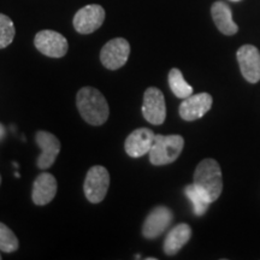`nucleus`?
Returning <instances> with one entry per match:
<instances>
[{"mask_svg": "<svg viewBox=\"0 0 260 260\" xmlns=\"http://www.w3.org/2000/svg\"><path fill=\"white\" fill-rule=\"evenodd\" d=\"M76 105L81 117L90 125H102L109 118V104L103 93L93 87H83L79 90Z\"/></svg>", "mask_w": 260, "mask_h": 260, "instance_id": "obj_1", "label": "nucleus"}, {"mask_svg": "<svg viewBox=\"0 0 260 260\" xmlns=\"http://www.w3.org/2000/svg\"><path fill=\"white\" fill-rule=\"evenodd\" d=\"M193 183L205 191L211 203L218 199L223 190L222 170L218 162L212 158L201 160L195 169Z\"/></svg>", "mask_w": 260, "mask_h": 260, "instance_id": "obj_2", "label": "nucleus"}, {"mask_svg": "<svg viewBox=\"0 0 260 260\" xmlns=\"http://www.w3.org/2000/svg\"><path fill=\"white\" fill-rule=\"evenodd\" d=\"M183 147L184 139L181 135H155L148 152L149 161L155 167L171 164L180 157Z\"/></svg>", "mask_w": 260, "mask_h": 260, "instance_id": "obj_3", "label": "nucleus"}, {"mask_svg": "<svg viewBox=\"0 0 260 260\" xmlns=\"http://www.w3.org/2000/svg\"><path fill=\"white\" fill-rule=\"evenodd\" d=\"M110 187V174L106 168L95 165L87 172L83 190L89 203L99 204L105 199Z\"/></svg>", "mask_w": 260, "mask_h": 260, "instance_id": "obj_4", "label": "nucleus"}, {"mask_svg": "<svg viewBox=\"0 0 260 260\" xmlns=\"http://www.w3.org/2000/svg\"><path fill=\"white\" fill-rule=\"evenodd\" d=\"M130 54L129 42L123 38L110 40L100 52V60L109 70H118L124 67Z\"/></svg>", "mask_w": 260, "mask_h": 260, "instance_id": "obj_5", "label": "nucleus"}, {"mask_svg": "<svg viewBox=\"0 0 260 260\" xmlns=\"http://www.w3.org/2000/svg\"><path fill=\"white\" fill-rule=\"evenodd\" d=\"M142 115L148 123L153 125H160L167 118V105L164 94L155 87H149L144 94Z\"/></svg>", "mask_w": 260, "mask_h": 260, "instance_id": "obj_6", "label": "nucleus"}, {"mask_svg": "<svg viewBox=\"0 0 260 260\" xmlns=\"http://www.w3.org/2000/svg\"><path fill=\"white\" fill-rule=\"evenodd\" d=\"M35 47L39 52L51 58H61L67 54L68 40L60 32L54 30H41L35 35Z\"/></svg>", "mask_w": 260, "mask_h": 260, "instance_id": "obj_7", "label": "nucleus"}, {"mask_svg": "<svg viewBox=\"0 0 260 260\" xmlns=\"http://www.w3.org/2000/svg\"><path fill=\"white\" fill-rule=\"evenodd\" d=\"M105 21V10L98 4L83 6L74 17V28L80 34H92L102 27Z\"/></svg>", "mask_w": 260, "mask_h": 260, "instance_id": "obj_8", "label": "nucleus"}, {"mask_svg": "<svg viewBox=\"0 0 260 260\" xmlns=\"http://www.w3.org/2000/svg\"><path fill=\"white\" fill-rule=\"evenodd\" d=\"M35 141L41 149V153L38 157V167L42 170L50 169L54 164L60 152V142L57 136L45 130H39L35 135Z\"/></svg>", "mask_w": 260, "mask_h": 260, "instance_id": "obj_9", "label": "nucleus"}, {"mask_svg": "<svg viewBox=\"0 0 260 260\" xmlns=\"http://www.w3.org/2000/svg\"><path fill=\"white\" fill-rule=\"evenodd\" d=\"M213 99L209 93H199L186 98L180 105V116L184 121L191 122L201 118L210 111Z\"/></svg>", "mask_w": 260, "mask_h": 260, "instance_id": "obj_10", "label": "nucleus"}, {"mask_svg": "<svg viewBox=\"0 0 260 260\" xmlns=\"http://www.w3.org/2000/svg\"><path fill=\"white\" fill-rule=\"evenodd\" d=\"M174 214L167 206H157L149 212L142 226V235L146 239H157L170 226Z\"/></svg>", "mask_w": 260, "mask_h": 260, "instance_id": "obj_11", "label": "nucleus"}, {"mask_svg": "<svg viewBox=\"0 0 260 260\" xmlns=\"http://www.w3.org/2000/svg\"><path fill=\"white\" fill-rule=\"evenodd\" d=\"M237 61L243 77L251 83L260 81V52L255 46L245 45L237 51Z\"/></svg>", "mask_w": 260, "mask_h": 260, "instance_id": "obj_12", "label": "nucleus"}, {"mask_svg": "<svg viewBox=\"0 0 260 260\" xmlns=\"http://www.w3.org/2000/svg\"><path fill=\"white\" fill-rule=\"evenodd\" d=\"M155 134L148 128H139L130 133L125 139L124 149L132 158H140L147 154L153 145Z\"/></svg>", "mask_w": 260, "mask_h": 260, "instance_id": "obj_13", "label": "nucleus"}, {"mask_svg": "<svg viewBox=\"0 0 260 260\" xmlns=\"http://www.w3.org/2000/svg\"><path fill=\"white\" fill-rule=\"evenodd\" d=\"M57 194V180L53 175L42 172L35 178L32 184L31 199L38 206H45L50 204Z\"/></svg>", "mask_w": 260, "mask_h": 260, "instance_id": "obj_14", "label": "nucleus"}, {"mask_svg": "<svg viewBox=\"0 0 260 260\" xmlns=\"http://www.w3.org/2000/svg\"><path fill=\"white\" fill-rule=\"evenodd\" d=\"M211 14L214 24L224 35H234L239 30V27L233 21V12L225 3L216 2L211 8Z\"/></svg>", "mask_w": 260, "mask_h": 260, "instance_id": "obj_15", "label": "nucleus"}, {"mask_svg": "<svg viewBox=\"0 0 260 260\" xmlns=\"http://www.w3.org/2000/svg\"><path fill=\"white\" fill-rule=\"evenodd\" d=\"M191 237V229L186 223L177 224L170 230L164 241V252L168 255H175L181 251L182 247L189 241Z\"/></svg>", "mask_w": 260, "mask_h": 260, "instance_id": "obj_16", "label": "nucleus"}, {"mask_svg": "<svg viewBox=\"0 0 260 260\" xmlns=\"http://www.w3.org/2000/svg\"><path fill=\"white\" fill-rule=\"evenodd\" d=\"M184 194L189 199V201L193 205V211L195 216H203L206 213L207 209H209L210 204H212L209 199L205 191L197 187L195 184H189L184 188Z\"/></svg>", "mask_w": 260, "mask_h": 260, "instance_id": "obj_17", "label": "nucleus"}, {"mask_svg": "<svg viewBox=\"0 0 260 260\" xmlns=\"http://www.w3.org/2000/svg\"><path fill=\"white\" fill-rule=\"evenodd\" d=\"M169 86H170L172 93L180 99H186L193 94V87L184 80L181 70L176 68L171 69L169 73Z\"/></svg>", "mask_w": 260, "mask_h": 260, "instance_id": "obj_18", "label": "nucleus"}, {"mask_svg": "<svg viewBox=\"0 0 260 260\" xmlns=\"http://www.w3.org/2000/svg\"><path fill=\"white\" fill-rule=\"evenodd\" d=\"M18 246L19 242L15 233L4 223H0V251L4 253H12L17 251Z\"/></svg>", "mask_w": 260, "mask_h": 260, "instance_id": "obj_19", "label": "nucleus"}, {"mask_svg": "<svg viewBox=\"0 0 260 260\" xmlns=\"http://www.w3.org/2000/svg\"><path fill=\"white\" fill-rule=\"evenodd\" d=\"M16 29L9 16L0 14V50L8 47L15 39Z\"/></svg>", "mask_w": 260, "mask_h": 260, "instance_id": "obj_20", "label": "nucleus"}, {"mask_svg": "<svg viewBox=\"0 0 260 260\" xmlns=\"http://www.w3.org/2000/svg\"><path fill=\"white\" fill-rule=\"evenodd\" d=\"M5 136H6V129H5V126L0 123V141H2V140H4Z\"/></svg>", "mask_w": 260, "mask_h": 260, "instance_id": "obj_21", "label": "nucleus"}, {"mask_svg": "<svg viewBox=\"0 0 260 260\" xmlns=\"http://www.w3.org/2000/svg\"><path fill=\"white\" fill-rule=\"evenodd\" d=\"M232 2H240V0H232Z\"/></svg>", "mask_w": 260, "mask_h": 260, "instance_id": "obj_22", "label": "nucleus"}, {"mask_svg": "<svg viewBox=\"0 0 260 260\" xmlns=\"http://www.w3.org/2000/svg\"><path fill=\"white\" fill-rule=\"evenodd\" d=\"M0 183H2V176H0Z\"/></svg>", "mask_w": 260, "mask_h": 260, "instance_id": "obj_23", "label": "nucleus"}, {"mask_svg": "<svg viewBox=\"0 0 260 260\" xmlns=\"http://www.w3.org/2000/svg\"><path fill=\"white\" fill-rule=\"evenodd\" d=\"M0 259H2V255H0Z\"/></svg>", "mask_w": 260, "mask_h": 260, "instance_id": "obj_24", "label": "nucleus"}]
</instances>
